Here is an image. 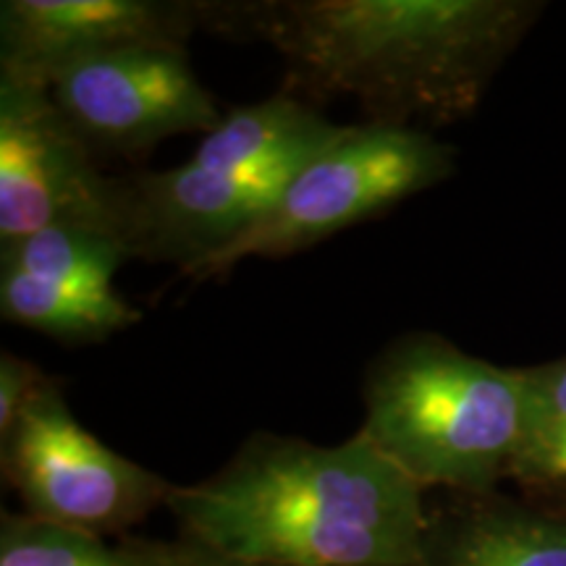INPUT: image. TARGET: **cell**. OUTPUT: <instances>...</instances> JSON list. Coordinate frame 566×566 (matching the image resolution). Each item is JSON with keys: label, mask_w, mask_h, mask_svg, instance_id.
<instances>
[{"label": "cell", "mask_w": 566, "mask_h": 566, "mask_svg": "<svg viewBox=\"0 0 566 566\" xmlns=\"http://www.w3.org/2000/svg\"><path fill=\"white\" fill-rule=\"evenodd\" d=\"M3 470L27 514L108 535L137 525L174 485L105 446L71 412L59 380L45 378L3 438Z\"/></svg>", "instance_id": "obj_5"}, {"label": "cell", "mask_w": 566, "mask_h": 566, "mask_svg": "<svg viewBox=\"0 0 566 566\" xmlns=\"http://www.w3.org/2000/svg\"><path fill=\"white\" fill-rule=\"evenodd\" d=\"M210 3L3 0L0 74L48 84L61 69L126 45H179L208 30Z\"/></svg>", "instance_id": "obj_9"}, {"label": "cell", "mask_w": 566, "mask_h": 566, "mask_svg": "<svg viewBox=\"0 0 566 566\" xmlns=\"http://www.w3.org/2000/svg\"><path fill=\"white\" fill-rule=\"evenodd\" d=\"M304 163L216 168L187 160L168 171L129 176L124 179L126 250L132 260L174 263L192 275L271 208Z\"/></svg>", "instance_id": "obj_8"}, {"label": "cell", "mask_w": 566, "mask_h": 566, "mask_svg": "<svg viewBox=\"0 0 566 566\" xmlns=\"http://www.w3.org/2000/svg\"><path fill=\"white\" fill-rule=\"evenodd\" d=\"M354 126L328 122L294 95H275L263 103L226 113L205 134L195 163L216 168H265L304 163L342 142Z\"/></svg>", "instance_id": "obj_11"}, {"label": "cell", "mask_w": 566, "mask_h": 566, "mask_svg": "<svg viewBox=\"0 0 566 566\" xmlns=\"http://www.w3.org/2000/svg\"><path fill=\"white\" fill-rule=\"evenodd\" d=\"M525 422L509 483L530 506L566 516V357L522 367Z\"/></svg>", "instance_id": "obj_12"}, {"label": "cell", "mask_w": 566, "mask_h": 566, "mask_svg": "<svg viewBox=\"0 0 566 566\" xmlns=\"http://www.w3.org/2000/svg\"><path fill=\"white\" fill-rule=\"evenodd\" d=\"M533 0H271L210 3L208 30L271 45L296 87L359 101L370 124L470 116L530 32Z\"/></svg>", "instance_id": "obj_1"}, {"label": "cell", "mask_w": 566, "mask_h": 566, "mask_svg": "<svg viewBox=\"0 0 566 566\" xmlns=\"http://www.w3.org/2000/svg\"><path fill=\"white\" fill-rule=\"evenodd\" d=\"M53 103L92 150L137 155L179 134H210L223 113L179 45L113 48L61 69Z\"/></svg>", "instance_id": "obj_7"}, {"label": "cell", "mask_w": 566, "mask_h": 566, "mask_svg": "<svg viewBox=\"0 0 566 566\" xmlns=\"http://www.w3.org/2000/svg\"><path fill=\"white\" fill-rule=\"evenodd\" d=\"M45 378L48 375H42L30 359H21L11 352L0 354V438L13 428L21 409Z\"/></svg>", "instance_id": "obj_16"}, {"label": "cell", "mask_w": 566, "mask_h": 566, "mask_svg": "<svg viewBox=\"0 0 566 566\" xmlns=\"http://www.w3.org/2000/svg\"><path fill=\"white\" fill-rule=\"evenodd\" d=\"M171 548L111 546L103 535L38 516H3L0 566H176Z\"/></svg>", "instance_id": "obj_15"}, {"label": "cell", "mask_w": 566, "mask_h": 566, "mask_svg": "<svg viewBox=\"0 0 566 566\" xmlns=\"http://www.w3.org/2000/svg\"><path fill=\"white\" fill-rule=\"evenodd\" d=\"M525 422L522 367H501L436 334H407L365 380L363 433L422 491L495 493Z\"/></svg>", "instance_id": "obj_3"}, {"label": "cell", "mask_w": 566, "mask_h": 566, "mask_svg": "<svg viewBox=\"0 0 566 566\" xmlns=\"http://www.w3.org/2000/svg\"><path fill=\"white\" fill-rule=\"evenodd\" d=\"M166 506L189 546L242 566H422L433 522L363 430L336 446L260 433Z\"/></svg>", "instance_id": "obj_2"}, {"label": "cell", "mask_w": 566, "mask_h": 566, "mask_svg": "<svg viewBox=\"0 0 566 566\" xmlns=\"http://www.w3.org/2000/svg\"><path fill=\"white\" fill-rule=\"evenodd\" d=\"M124 179L97 168L48 84L0 74V247L55 226L124 242Z\"/></svg>", "instance_id": "obj_6"}, {"label": "cell", "mask_w": 566, "mask_h": 566, "mask_svg": "<svg viewBox=\"0 0 566 566\" xmlns=\"http://www.w3.org/2000/svg\"><path fill=\"white\" fill-rule=\"evenodd\" d=\"M0 313L9 323L40 331L63 344H97L142 321L122 294L71 292L40 275L0 265Z\"/></svg>", "instance_id": "obj_13"}, {"label": "cell", "mask_w": 566, "mask_h": 566, "mask_svg": "<svg viewBox=\"0 0 566 566\" xmlns=\"http://www.w3.org/2000/svg\"><path fill=\"white\" fill-rule=\"evenodd\" d=\"M129 260L122 239L80 226H55L0 247V265L92 296L118 294L116 273Z\"/></svg>", "instance_id": "obj_14"}, {"label": "cell", "mask_w": 566, "mask_h": 566, "mask_svg": "<svg viewBox=\"0 0 566 566\" xmlns=\"http://www.w3.org/2000/svg\"><path fill=\"white\" fill-rule=\"evenodd\" d=\"M454 155V147L417 126H354L342 142L304 163L271 208L189 279L205 281L247 258H281L323 242L449 181L457 171Z\"/></svg>", "instance_id": "obj_4"}, {"label": "cell", "mask_w": 566, "mask_h": 566, "mask_svg": "<svg viewBox=\"0 0 566 566\" xmlns=\"http://www.w3.org/2000/svg\"><path fill=\"white\" fill-rule=\"evenodd\" d=\"M422 566H566V516L495 493L433 514Z\"/></svg>", "instance_id": "obj_10"}, {"label": "cell", "mask_w": 566, "mask_h": 566, "mask_svg": "<svg viewBox=\"0 0 566 566\" xmlns=\"http://www.w3.org/2000/svg\"><path fill=\"white\" fill-rule=\"evenodd\" d=\"M176 566H242V564H231V562H221V558H212L208 554L197 548H181L176 554Z\"/></svg>", "instance_id": "obj_17"}]
</instances>
